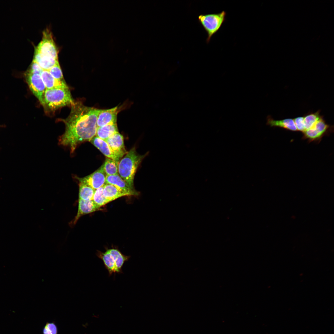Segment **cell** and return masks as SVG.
I'll return each mask as SVG.
<instances>
[{"mask_svg":"<svg viewBox=\"0 0 334 334\" xmlns=\"http://www.w3.org/2000/svg\"><path fill=\"white\" fill-rule=\"evenodd\" d=\"M101 110L75 102L69 116L63 121L65 130L58 139L59 144L68 147L72 153L79 144L90 141L96 136L97 118Z\"/></svg>","mask_w":334,"mask_h":334,"instance_id":"obj_1","label":"cell"},{"mask_svg":"<svg viewBox=\"0 0 334 334\" xmlns=\"http://www.w3.org/2000/svg\"><path fill=\"white\" fill-rule=\"evenodd\" d=\"M148 153L140 155L137 153L133 148L127 152L119 162V175L131 188L134 187V177L139 165Z\"/></svg>","mask_w":334,"mask_h":334,"instance_id":"obj_2","label":"cell"},{"mask_svg":"<svg viewBox=\"0 0 334 334\" xmlns=\"http://www.w3.org/2000/svg\"><path fill=\"white\" fill-rule=\"evenodd\" d=\"M96 255L103 261L109 276L113 273L115 275V273H123L122 268L131 257V256L125 255L118 249L114 248L107 249L104 252L98 251Z\"/></svg>","mask_w":334,"mask_h":334,"instance_id":"obj_3","label":"cell"},{"mask_svg":"<svg viewBox=\"0 0 334 334\" xmlns=\"http://www.w3.org/2000/svg\"><path fill=\"white\" fill-rule=\"evenodd\" d=\"M43 101L44 106L52 111L75 103L69 88L46 89Z\"/></svg>","mask_w":334,"mask_h":334,"instance_id":"obj_4","label":"cell"},{"mask_svg":"<svg viewBox=\"0 0 334 334\" xmlns=\"http://www.w3.org/2000/svg\"><path fill=\"white\" fill-rule=\"evenodd\" d=\"M226 15V12L223 11L217 13L201 14L198 16L199 22L207 34L206 40L207 43L221 28L225 20Z\"/></svg>","mask_w":334,"mask_h":334,"instance_id":"obj_5","label":"cell"},{"mask_svg":"<svg viewBox=\"0 0 334 334\" xmlns=\"http://www.w3.org/2000/svg\"><path fill=\"white\" fill-rule=\"evenodd\" d=\"M332 126L327 124L322 116L311 128L303 132L302 139H307L309 142H319L322 137L332 131Z\"/></svg>","mask_w":334,"mask_h":334,"instance_id":"obj_6","label":"cell"},{"mask_svg":"<svg viewBox=\"0 0 334 334\" xmlns=\"http://www.w3.org/2000/svg\"><path fill=\"white\" fill-rule=\"evenodd\" d=\"M35 50L44 56L58 59V50L52 33L47 28L43 31L42 40Z\"/></svg>","mask_w":334,"mask_h":334,"instance_id":"obj_7","label":"cell"},{"mask_svg":"<svg viewBox=\"0 0 334 334\" xmlns=\"http://www.w3.org/2000/svg\"><path fill=\"white\" fill-rule=\"evenodd\" d=\"M26 77L30 90L44 106V95L46 88L41 75L28 71Z\"/></svg>","mask_w":334,"mask_h":334,"instance_id":"obj_8","label":"cell"},{"mask_svg":"<svg viewBox=\"0 0 334 334\" xmlns=\"http://www.w3.org/2000/svg\"><path fill=\"white\" fill-rule=\"evenodd\" d=\"M107 175L104 169L103 165L91 174L82 178L76 177L79 182L82 183L97 189L105 184Z\"/></svg>","mask_w":334,"mask_h":334,"instance_id":"obj_9","label":"cell"},{"mask_svg":"<svg viewBox=\"0 0 334 334\" xmlns=\"http://www.w3.org/2000/svg\"><path fill=\"white\" fill-rule=\"evenodd\" d=\"M105 183L112 185L126 196L137 195L138 192L131 187L119 175L107 176Z\"/></svg>","mask_w":334,"mask_h":334,"instance_id":"obj_10","label":"cell"},{"mask_svg":"<svg viewBox=\"0 0 334 334\" xmlns=\"http://www.w3.org/2000/svg\"><path fill=\"white\" fill-rule=\"evenodd\" d=\"M118 112V107L117 106L110 109H101L97 118V127H101L110 123H116Z\"/></svg>","mask_w":334,"mask_h":334,"instance_id":"obj_11","label":"cell"},{"mask_svg":"<svg viewBox=\"0 0 334 334\" xmlns=\"http://www.w3.org/2000/svg\"><path fill=\"white\" fill-rule=\"evenodd\" d=\"M90 141L108 158L118 162L122 158L113 151L105 140L95 136Z\"/></svg>","mask_w":334,"mask_h":334,"instance_id":"obj_12","label":"cell"},{"mask_svg":"<svg viewBox=\"0 0 334 334\" xmlns=\"http://www.w3.org/2000/svg\"><path fill=\"white\" fill-rule=\"evenodd\" d=\"M105 141L113 151L121 158L127 153L125 148L123 137L118 132Z\"/></svg>","mask_w":334,"mask_h":334,"instance_id":"obj_13","label":"cell"},{"mask_svg":"<svg viewBox=\"0 0 334 334\" xmlns=\"http://www.w3.org/2000/svg\"><path fill=\"white\" fill-rule=\"evenodd\" d=\"M100 208L92 200H84L79 199L78 211L73 220V224H75L82 216L97 211Z\"/></svg>","mask_w":334,"mask_h":334,"instance_id":"obj_14","label":"cell"},{"mask_svg":"<svg viewBox=\"0 0 334 334\" xmlns=\"http://www.w3.org/2000/svg\"><path fill=\"white\" fill-rule=\"evenodd\" d=\"M41 76L46 89L69 88L64 81L55 79L51 75L48 71L43 70Z\"/></svg>","mask_w":334,"mask_h":334,"instance_id":"obj_15","label":"cell"},{"mask_svg":"<svg viewBox=\"0 0 334 334\" xmlns=\"http://www.w3.org/2000/svg\"><path fill=\"white\" fill-rule=\"evenodd\" d=\"M266 124L272 127H279L292 131H298L294 120L292 118L275 120L270 115H268L267 118Z\"/></svg>","mask_w":334,"mask_h":334,"instance_id":"obj_16","label":"cell"},{"mask_svg":"<svg viewBox=\"0 0 334 334\" xmlns=\"http://www.w3.org/2000/svg\"><path fill=\"white\" fill-rule=\"evenodd\" d=\"M33 61L37 63L43 70H49L58 63V59L44 56L35 50Z\"/></svg>","mask_w":334,"mask_h":334,"instance_id":"obj_17","label":"cell"},{"mask_svg":"<svg viewBox=\"0 0 334 334\" xmlns=\"http://www.w3.org/2000/svg\"><path fill=\"white\" fill-rule=\"evenodd\" d=\"M118 132L117 123H110L101 127H97L96 136L105 140Z\"/></svg>","mask_w":334,"mask_h":334,"instance_id":"obj_18","label":"cell"},{"mask_svg":"<svg viewBox=\"0 0 334 334\" xmlns=\"http://www.w3.org/2000/svg\"><path fill=\"white\" fill-rule=\"evenodd\" d=\"M103 193L109 203L121 197L126 196L115 186L109 184L105 183L104 185Z\"/></svg>","mask_w":334,"mask_h":334,"instance_id":"obj_19","label":"cell"},{"mask_svg":"<svg viewBox=\"0 0 334 334\" xmlns=\"http://www.w3.org/2000/svg\"><path fill=\"white\" fill-rule=\"evenodd\" d=\"M79 183V199L84 200H92L95 190L85 184Z\"/></svg>","mask_w":334,"mask_h":334,"instance_id":"obj_20","label":"cell"},{"mask_svg":"<svg viewBox=\"0 0 334 334\" xmlns=\"http://www.w3.org/2000/svg\"><path fill=\"white\" fill-rule=\"evenodd\" d=\"M118 163L109 158L106 159L103 165L104 171L107 176L118 174Z\"/></svg>","mask_w":334,"mask_h":334,"instance_id":"obj_21","label":"cell"},{"mask_svg":"<svg viewBox=\"0 0 334 334\" xmlns=\"http://www.w3.org/2000/svg\"><path fill=\"white\" fill-rule=\"evenodd\" d=\"M320 110L315 113H307L304 116V121L305 130L312 128L322 116L320 114Z\"/></svg>","mask_w":334,"mask_h":334,"instance_id":"obj_22","label":"cell"},{"mask_svg":"<svg viewBox=\"0 0 334 334\" xmlns=\"http://www.w3.org/2000/svg\"><path fill=\"white\" fill-rule=\"evenodd\" d=\"M103 186L95 190L92 199L100 207L109 203L103 195Z\"/></svg>","mask_w":334,"mask_h":334,"instance_id":"obj_23","label":"cell"},{"mask_svg":"<svg viewBox=\"0 0 334 334\" xmlns=\"http://www.w3.org/2000/svg\"><path fill=\"white\" fill-rule=\"evenodd\" d=\"M51 75L55 79L62 81H64L62 73L58 63L52 67L48 71Z\"/></svg>","mask_w":334,"mask_h":334,"instance_id":"obj_24","label":"cell"},{"mask_svg":"<svg viewBox=\"0 0 334 334\" xmlns=\"http://www.w3.org/2000/svg\"><path fill=\"white\" fill-rule=\"evenodd\" d=\"M57 327L53 322L47 323L43 330V334H57Z\"/></svg>","mask_w":334,"mask_h":334,"instance_id":"obj_25","label":"cell"},{"mask_svg":"<svg viewBox=\"0 0 334 334\" xmlns=\"http://www.w3.org/2000/svg\"><path fill=\"white\" fill-rule=\"evenodd\" d=\"M298 131L303 132L305 131L304 116L298 117L293 119Z\"/></svg>","mask_w":334,"mask_h":334,"instance_id":"obj_26","label":"cell"},{"mask_svg":"<svg viewBox=\"0 0 334 334\" xmlns=\"http://www.w3.org/2000/svg\"><path fill=\"white\" fill-rule=\"evenodd\" d=\"M43 71V69L39 65L35 62L33 61L28 71L41 75Z\"/></svg>","mask_w":334,"mask_h":334,"instance_id":"obj_27","label":"cell"}]
</instances>
